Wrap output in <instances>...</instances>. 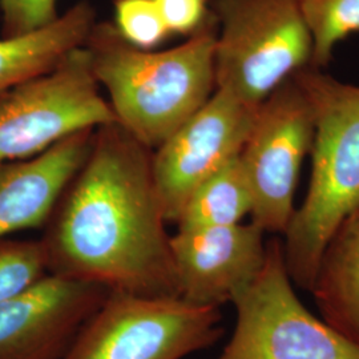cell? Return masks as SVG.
I'll return each instance as SVG.
<instances>
[{"instance_id":"1","label":"cell","mask_w":359,"mask_h":359,"mask_svg":"<svg viewBox=\"0 0 359 359\" xmlns=\"http://www.w3.org/2000/svg\"><path fill=\"white\" fill-rule=\"evenodd\" d=\"M152 149L117 121L95 129L43 237L48 270L133 294L179 297Z\"/></svg>"},{"instance_id":"2","label":"cell","mask_w":359,"mask_h":359,"mask_svg":"<svg viewBox=\"0 0 359 359\" xmlns=\"http://www.w3.org/2000/svg\"><path fill=\"white\" fill-rule=\"evenodd\" d=\"M217 20L165 51L130 46L111 23L95 25L84 47L116 121L136 140L157 148L216 90Z\"/></svg>"},{"instance_id":"3","label":"cell","mask_w":359,"mask_h":359,"mask_svg":"<svg viewBox=\"0 0 359 359\" xmlns=\"http://www.w3.org/2000/svg\"><path fill=\"white\" fill-rule=\"evenodd\" d=\"M314 115L311 175L283 233V258L297 287L311 290L322 253L359 206V86L309 67L295 74Z\"/></svg>"},{"instance_id":"4","label":"cell","mask_w":359,"mask_h":359,"mask_svg":"<svg viewBox=\"0 0 359 359\" xmlns=\"http://www.w3.org/2000/svg\"><path fill=\"white\" fill-rule=\"evenodd\" d=\"M217 20L216 88L259 107L311 67L313 39L298 0H210Z\"/></svg>"},{"instance_id":"5","label":"cell","mask_w":359,"mask_h":359,"mask_svg":"<svg viewBox=\"0 0 359 359\" xmlns=\"http://www.w3.org/2000/svg\"><path fill=\"white\" fill-rule=\"evenodd\" d=\"M219 308L109 290L62 359H184L216 345Z\"/></svg>"},{"instance_id":"6","label":"cell","mask_w":359,"mask_h":359,"mask_svg":"<svg viewBox=\"0 0 359 359\" xmlns=\"http://www.w3.org/2000/svg\"><path fill=\"white\" fill-rule=\"evenodd\" d=\"M231 304L234 332L215 359H359V347L311 314L295 294L277 237L266 244L258 276Z\"/></svg>"},{"instance_id":"7","label":"cell","mask_w":359,"mask_h":359,"mask_svg":"<svg viewBox=\"0 0 359 359\" xmlns=\"http://www.w3.org/2000/svg\"><path fill=\"white\" fill-rule=\"evenodd\" d=\"M114 121L81 46L51 72L0 95V164L31 158L76 132Z\"/></svg>"},{"instance_id":"8","label":"cell","mask_w":359,"mask_h":359,"mask_svg":"<svg viewBox=\"0 0 359 359\" xmlns=\"http://www.w3.org/2000/svg\"><path fill=\"white\" fill-rule=\"evenodd\" d=\"M314 139V115L295 76L259 105L240 158L253 197L252 222L283 234L294 215L302 163Z\"/></svg>"},{"instance_id":"9","label":"cell","mask_w":359,"mask_h":359,"mask_svg":"<svg viewBox=\"0 0 359 359\" xmlns=\"http://www.w3.org/2000/svg\"><path fill=\"white\" fill-rule=\"evenodd\" d=\"M258 108L216 88L194 115L156 148L152 176L167 222L177 224L197 187L241 154Z\"/></svg>"},{"instance_id":"10","label":"cell","mask_w":359,"mask_h":359,"mask_svg":"<svg viewBox=\"0 0 359 359\" xmlns=\"http://www.w3.org/2000/svg\"><path fill=\"white\" fill-rule=\"evenodd\" d=\"M109 289L47 274L0 304V359H62Z\"/></svg>"},{"instance_id":"11","label":"cell","mask_w":359,"mask_h":359,"mask_svg":"<svg viewBox=\"0 0 359 359\" xmlns=\"http://www.w3.org/2000/svg\"><path fill=\"white\" fill-rule=\"evenodd\" d=\"M266 244L265 231L252 221L179 229L170 236L179 297L206 308L231 302L262 269Z\"/></svg>"},{"instance_id":"12","label":"cell","mask_w":359,"mask_h":359,"mask_svg":"<svg viewBox=\"0 0 359 359\" xmlns=\"http://www.w3.org/2000/svg\"><path fill=\"white\" fill-rule=\"evenodd\" d=\"M95 129L76 132L27 160L0 164V240L44 228L69 181L90 154Z\"/></svg>"},{"instance_id":"13","label":"cell","mask_w":359,"mask_h":359,"mask_svg":"<svg viewBox=\"0 0 359 359\" xmlns=\"http://www.w3.org/2000/svg\"><path fill=\"white\" fill-rule=\"evenodd\" d=\"M95 25L93 7L80 1L47 26L18 36H1L0 95L51 72L69 52L86 44Z\"/></svg>"},{"instance_id":"14","label":"cell","mask_w":359,"mask_h":359,"mask_svg":"<svg viewBox=\"0 0 359 359\" xmlns=\"http://www.w3.org/2000/svg\"><path fill=\"white\" fill-rule=\"evenodd\" d=\"M310 293L322 320L359 347V206L326 245Z\"/></svg>"},{"instance_id":"15","label":"cell","mask_w":359,"mask_h":359,"mask_svg":"<svg viewBox=\"0 0 359 359\" xmlns=\"http://www.w3.org/2000/svg\"><path fill=\"white\" fill-rule=\"evenodd\" d=\"M253 208V197L240 154L201 182L184 206L179 229L241 224Z\"/></svg>"},{"instance_id":"16","label":"cell","mask_w":359,"mask_h":359,"mask_svg":"<svg viewBox=\"0 0 359 359\" xmlns=\"http://www.w3.org/2000/svg\"><path fill=\"white\" fill-rule=\"evenodd\" d=\"M313 39L311 67L322 69L342 40L359 32V0H298Z\"/></svg>"},{"instance_id":"17","label":"cell","mask_w":359,"mask_h":359,"mask_svg":"<svg viewBox=\"0 0 359 359\" xmlns=\"http://www.w3.org/2000/svg\"><path fill=\"white\" fill-rule=\"evenodd\" d=\"M47 274L48 261L40 240H0V304L25 293Z\"/></svg>"},{"instance_id":"18","label":"cell","mask_w":359,"mask_h":359,"mask_svg":"<svg viewBox=\"0 0 359 359\" xmlns=\"http://www.w3.org/2000/svg\"><path fill=\"white\" fill-rule=\"evenodd\" d=\"M130 46L152 51L170 36L154 0H115V23Z\"/></svg>"},{"instance_id":"19","label":"cell","mask_w":359,"mask_h":359,"mask_svg":"<svg viewBox=\"0 0 359 359\" xmlns=\"http://www.w3.org/2000/svg\"><path fill=\"white\" fill-rule=\"evenodd\" d=\"M57 0H0L1 36H18L52 23Z\"/></svg>"},{"instance_id":"20","label":"cell","mask_w":359,"mask_h":359,"mask_svg":"<svg viewBox=\"0 0 359 359\" xmlns=\"http://www.w3.org/2000/svg\"><path fill=\"white\" fill-rule=\"evenodd\" d=\"M170 35L192 36L216 19L210 0H154Z\"/></svg>"}]
</instances>
